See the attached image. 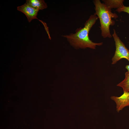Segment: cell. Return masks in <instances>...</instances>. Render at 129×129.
<instances>
[{"mask_svg":"<svg viewBox=\"0 0 129 129\" xmlns=\"http://www.w3.org/2000/svg\"><path fill=\"white\" fill-rule=\"evenodd\" d=\"M98 18L94 14L91 15L84 24L83 27L77 28L74 33L62 35L70 45L76 49L89 48L95 49L97 46L102 45V42L96 43L91 40L88 34L91 28Z\"/></svg>","mask_w":129,"mask_h":129,"instance_id":"cell-1","label":"cell"},{"mask_svg":"<svg viewBox=\"0 0 129 129\" xmlns=\"http://www.w3.org/2000/svg\"><path fill=\"white\" fill-rule=\"evenodd\" d=\"M93 3L95 5V13H94L99 19L101 31V35L104 38H111L112 36L110 30V26H114L115 24L114 20L118 16L115 13L112 12L111 9L101 3L100 0H94Z\"/></svg>","mask_w":129,"mask_h":129,"instance_id":"cell-2","label":"cell"},{"mask_svg":"<svg viewBox=\"0 0 129 129\" xmlns=\"http://www.w3.org/2000/svg\"><path fill=\"white\" fill-rule=\"evenodd\" d=\"M113 32L112 36L115 42L116 50L112 59V64H115L123 58L126 59L129 62V49L120 39L114 29Z\"/></svg>","mask_w":129,"mask_h":129,"instance_id":"cell-3","label":"cell"},{"mask_svg":"<svg viewBox=\"0 0 129 129\" xmlns=\"http://www.w3.org/2000/svg\"><path fill=\"white\" fill-rule=\"evenodd\" d=\"M111 98L115 102L116 110L118 112L125 107L129 106V92H124L119 97L112 96Z\"/></svg>","mask_w":129,"mask_h":129,"instance_id":"cell-4","label":"cell"},{"mask_svg":"<svg viewBox=\"0 0 129 129\" xmlns=\"http://www.w3.org/2000/svg\"><path fill=\"white\" fill-rule=\"evenodd\" d=\"M17 10L25 14L29 22L33 19H38L37 16L39 10L31 7L26 3L17 7Z\"/></svg>","mask_w":129,"mask_h":129,"instance_id":"cell-5","label":"cell"},{"mask_svg":"<svg viewBox=\"0 0 129 129\" xmlns=\"http://www.w3.org/2000/svg\"><path fill=\"white\" fill-rule=\"evenodd\" d=\"M26 3L31 7L39 10L46 9L48 7L43 0H26Z\"/></svg>","mask_w":129,"mask_h":129,"instance_id":"cell-6","label":"cell"},{"mask_svg":"<svg viewBox=\"0 0 129 129\" xmlns=\"http://www.w3.org/2000/svg\"><path fill=\"white\" fill-rule=\"evenodd\" d=\"M104 4L111 9L113 8L116 9L124 6V0H102Z\"/></svg>","mask_w":129,"mask_h":129,"instance_id":"cell-7","label":"cell"},{"mask_svg":"<svg viewBox=\"0 0 129 129\" xmlns=\"http://www.w3.org/2000/svg\"><path fill=\"white\" fill-rule=\"evenodd\" d=\"M117 86L122 88L124 92H129V73L127 71L125 73L124 79Z\"/></svg>","mask_w":129,"mask_h":129,"instance_id":"cell-8","label":"cell"},{"mask_svg":"<svg viewBox=\"0 0 129 129\" xmlns=\"http://www.w3.org/2000/svg\"><path fill=\"white\" fill-rule=\"evenodd\" d=\"M116 11L119 13L124 12L129 14V6H126L124 5L120 8L116 9Z\"/></svg>","mask_w":129,"mask_h":129,"instance_id":"cell-9","label":"cell"},{"mask_svg":"<svg viewBox=\"0 0 129 129\" xmlns=\"http://www.w3.org/2000/svg\"><path fill=\"white\" fill-rule=\"evenodd\" d=\"M125 68L128 70V72L129 73V65H126L125 66Z\"/></svg>","mask_w":129,"mask_h":129,"instance_id":"cell-10","label":"cell"}]
</instances>
